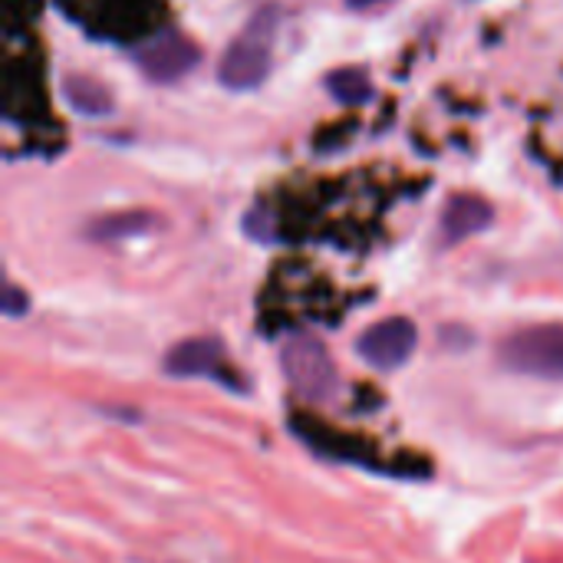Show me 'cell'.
I'll return each mask as SVG.
<instances>
[{
    "instance_id": "cell-7",
    "label": "cell",
    "mask_w": 563,
    "mask_h": 563,
    "mask_svg": "<svg viewBox=\"0 0 563 563\" xmlns=\"http://www.w3.org/2000/svg\"><path fill=\"white\" fill-rule=\"evenodd\" d=\"M492 221H495V211L485 198L455 195V198H449V205L442 211V238L449 244H459L472 234H482Z\"/></svg>"
},
{
    "instance_id": "cell-5",
    "label": "cell",
    "mask_w": 563,
    "mask_h": 563,
    "mask_svg": "<svg viewBox=\"0 0 563 563\" xmlns=\"http://www.w3.org/2000/svg\"><path fill=\"white\" fill-rule=\"evenodd\" d=\"M139 69L152 79V82H175L185 73L195 69L198 63V46L181 36V33H162L155 36L145 49H139Z\"/></svg>"
},
{
    "instance_id": "cell-9",
    "label": "cell",
    "mask_w": 563,
    "mask_h": 563,
    "mask_svg": "<svg viewBox=\"0 0 563 563\" xmlns=\"http://www.w3.org/2000/svg\"><path fill=\"white\" fill-rule=\"evenodd\" d=\"M327 89L336 102L343 106H363L369 102L373 96V82H369V73L360 69V66H343V69H333L327 76Z\"/></svg>"
},
{
    "instance_id": "cell-12",
    "label": "cell",
    "mask_w": 563,
    "mask_h": 563,
    "mask_svg": "<svg viewBox=\"0 0 563 563\" xmlns=\"http://www.w3.org/2000/svg\"><path fill=\"white\" fill-rule=\"evenodd\" d=\"M383 3H393V0H346V7H353V10H369V7H383Z\"/></svg>"
},
{
    "instance_id": "cell-10",
    "label": "cell",
    "mask_w": 563,
    "mask_h": 563,
    "mask_svg": "<svg viewBox=\"0 0 563 563\" xmlns=\"http://www.w3.org/2000/svg\"><path fill=\"white\" fill-rule=\"evenodd\" d=\"M155 218L152 214H119V218H102L92 234L96 238H129V234H139L145 228H152Z\"/></svg>"
},
{
    "instance_id": "cell-8",
    "label": "cell",
    "mask_w": 563,
    "mask_h": 563,
    "mask_svg": "<svg viewBox=\"0 0 563 563\" xmlns=\"http://www.w3.org/2000/svg\"><path fill=\"white\" fill-rule=\"evenodd\" d=\"M63 96L66 102L82 112V115H109L112 112V96L102 82L89 79V76H69L63 82Z\"/></svg>"
},
{
    "instance_id": "cell-1",
    "label": "cell",
    "mask_w": 563,
    "mask_h": 563,
    "mask_svg": "<svg viewBox=\"0 0 563 563\" xmlns=\"http://www.w3.org/2000/svg\"><path fill=\"white\" fill-rule=\"evenodd\" d=\"M280 13L277 7H261L251 23L228 43L221 63H218V79L224 89L247 92L257 89L274 63V36H277Z\"/></svg>"
},
{
    "instance_id": "cell-3",
    "label": "cell",
    "mask_w": 563,
    "mask_h": 563,
    "mask_svg": "<svg viewBox=\"0 0 563 563\" xmlns=\"http://www.w3.org/2000/svg\"><path fill=\"white\" fill-rule=\"evenodd\" d=\"M280 366H284L287 383L310 402H320L336 393V366L330 353L323 350V343L310 336L290 340L280 353Z\"/></svg>"
},
{
    "instance_id": "cell-6",
    "label": "cell",
    "mask_w": 563,
    "mask_h": 563,
    "mask_svg": "<svg viewBox=\"0 0 563 563\" xmlns=\"http://www.w3.org/2000/svg\"><path fill=\"white\" fill-rule=\"evenodd\" d=\"M165 373L178 376V379H195V376H218V379H234L224 366V346L218 340L198 336V340H185L178 346L168 350L165 356Z\"/></svg>"
},
{
    "instance_id": "cell-4",
    "label": "cell",
    "mask_w": 563,
    "mask_h": 563,
    "mask_svg": "<svg viewBox=\"0 0 563 563\" xmlns=\"http://www.w3.org/2000/svg\"><path fill=\"white\" fill-rule=\"evenodd\" d=\"M419 346V330L412 320L406 317H389L379 320L376 327H369L360 340H356V353L376 366V369H399L409 363V356Z\"/></svg>"
},
{
    "instance_id": "cell-2",
    "label": "cell",
    "mask_w": 563,
    "mask_h": 563,
    "mask_svg": "<svg viewBox=\"0 0 563 563\" xmlns=\"http://www.w3.org/2000/svg\"><path fill=\"white\" fill-rule=\"evenodd\" d=\"M501 363L521 376L563 379V323H541L511 333L501 343Z\"/></svg>"
},
{
    "instance_id": "cell-11",
    "label": "cell",
    "mask_w": 563,
    "mask_h": 563,
    "mask_svg": "<svg viewBox=\"0 0 563 563\" xmlns=\"http://www.w3.org/2000/svg\"><path fill=\"white\" fill-rule=\"evenodd\" d=\"M26 307H30V300H26L16 287H7L3 313H7V317H23V313H26Z\"/></svg>"
}]
</instances>
